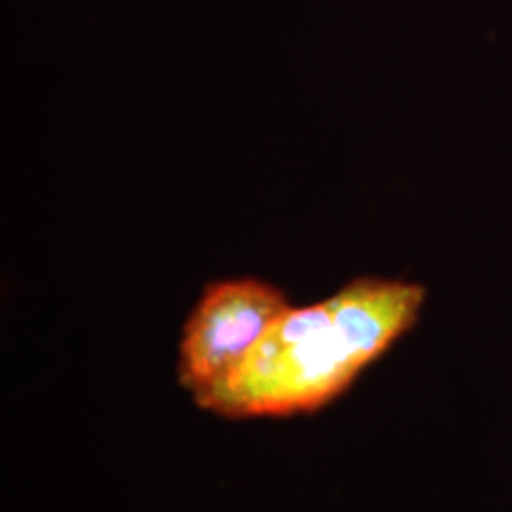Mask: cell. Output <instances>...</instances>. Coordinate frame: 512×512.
<instances>
[{
    "label": "cell",
    "instance_id": "6da1fadb",
    "mask_svg": "<svg viewBox=\"0 0 512 512\" xmlns=\"http://www.w3.org/2000/svg\"><path fill=\"white\" fill-rule=\"evenodd\" d=\"M422 304L418 283L363 275L325 302L290 306L240 368L195 403L238 420L316 411L413 328Z\"/></svg>",
    "mask_w": 512,
    "mask_h": 512
},
{
    "label": "cell",
    "instance_id": "7a4b0ae2",
    "mask_svg": "<svg viewBox=\"0 0 512 512\" xmlns=\"http://www.w3.org/2000/svg\"><path fill=\"white\" fill-rule=\"evenodd\" d=\"M287 309L285 294L264 280L233 278L204 287L178 347V380L192 399L221 387Z\"/></svg>",
    "mask_w": 512,
    "mask_h": 512
}]
</instances>
